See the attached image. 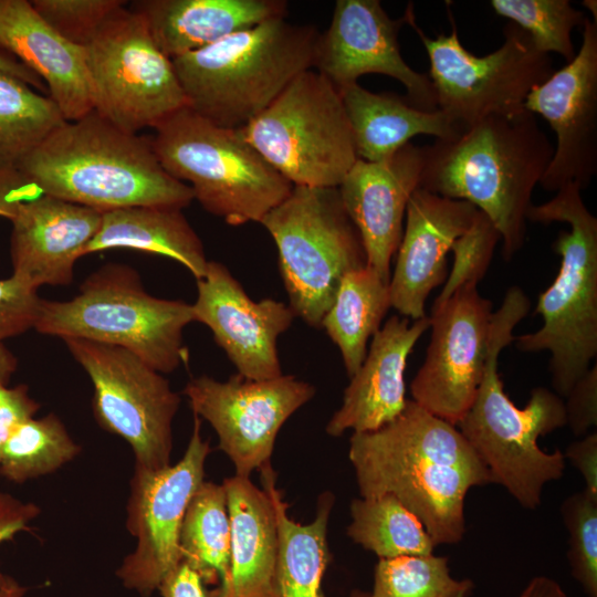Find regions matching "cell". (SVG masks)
Wrapping results in <instances>:
<instances>
[{
	"mask_svg": "<svg viewBox=\"0 0 597 597\" xmlns=\"http://www.w3.org/2000/svg\"><path fill=\"white\" fill-rule=\"evenodd\" d=\"M348 457L360 498L394 495L420 520L436 546L462 540L468 491L493 483L455 426L408 399L392 421L353 433Z\"/></svg>",
	"mask_w": 597,
	"mask_h": 597,
	"instance_id": "obj_1",
	"label": "cell"
},
{
	"mask_svg": "<svg viewBox=\"0 0 597 597\" xmlns=\"http://www.w3.org/2000/svg\"><path fill=\"white\" fill-rule=\"evenodd\" d=\"M553 154L535 114L489 116L453 139L425 146L419 188L472 203L500 233L510 261L524 244L532 193Z\"/></svg>",
	"mask_w": 597,
	"mask_h": 597,
	"instance_id": "obj_2",
	"label": "cell"
},
{
	"mask_svg": "<svg viewBox=\"0 0 597 597\" xmlns=\"http://www.w3.org/2000/svg\"><path fill=\"white\" fill-rule=\"evenodd\" d=\"M18 170L43 195L101 212L135 206L184 209L195 200L190 186L164 169L151 139L118 128L95 111L62 123Z\"/></svg>",
	"mask_w": 597,
	"mask_h": 597,
	"instance_id": "obj_3",
	"label": "cell"
},
{
	"mask_svg": "<svg viewBox=\"0 0 597 597\" xmlns=\"http://www.w3.org/2000/svg\"><path fill=\"white\" fill-rule=\"evenodd\" d=\"M530 307L524 291L511 286L492 313L483 378L473 405L458 426L493 483L533 510L542 502L544 485L562 478L565 469L563 452L542 450L537 439L566 426V415L562 397L545 387L533 388L524 408L515 406L504 391L498 371L499 355L513 343V331Z\"/></svg>",
	"mask_w": 597,
	"mask_h": 597,
	"instance_id": "obj_4",
	"label": "cell"
},
{
	"mask_svg": "<svg viewBox=\"0 0 597 597\" xmlns=\"http://www.w3.org/2000/svg\"><path fill=\"white\" fill-rule=\"evenodd\" d=\"M318 36L313 25L274 18L171 61L188 107L241 129L313 67Z\"/></svg>",
	"mask_w": 597,
	"mask_h": 597,
	"instance_id": "obj_5",
	"label": "cell"
},
{
	"mask_svg": "<svg viewBox=\"0 0 597 597\" xmlns=\"http://www.w3.org/2000/svg\"><path fill=\"white\" fill-rule=\"evenodd\" d=\"M580 191L570 182L527 211L532 222H566L570 231H561L553 243L562 261L554 282L538 295L535 312L542 327L513 341L524 353H551L552 384L559 397L568 395L597 355V218Z\"/></svg>",
	"mask_w": 597,
	"mask_h": 597,
	"instance_id": "obj_6",
	"label": "cell"
},
{
	"mask_svg": "<svg viewBox=\"0 0 597 597\" xmlns=\"http://www.w3.org/2000/svg\"><path fill=\"white\" fill-rule=\"evenodd\" d=\"M191 322V304L153 296L136 270L107 263L83 281L73 298L43 300L34 328L122 347L168 374L187 360L184 329Z\"/></svg>",
	"mask_w": 597,
	"mask_h": 597,
	"instance_id": "obj_7",
	"label": "cell"
},
{
	"mask_svg": "<svg viewBox=\"0 0 597 597\" xmlns=\"http://www.w3.org/2000/svg\"><path fill=\"white\" fill-rule=\"evenodd\" d=\"M153 149L174 178L190 182L195 199L230 226L259 222L293 185L245 139L185 106L155 127Z\"/></svg>",
	"mask_w": 597,
	"mask_h": 597,
	"instance_id": "obj_8",
	"label": "cell"
},
{
	"mask_svg": "<svg viewBox=\"0 0 597 597\" xmlns=\"http://www.w3.org/2000/svg\"><path fill=\"white\" fill-rule=\"evenodd\" d=\"M260 223L276 244L290 308L320 328L344 276L367 265L338 189L294 186Z\"/></svg>",
	"mask_w": 597,
	"mask_h": 597,
	"instance_id": "obj_9",
	"label": "cell"
},
{
	"mask_svg": "<svg viewBox=\"0 0 597 597\" xmlns=\"http://www.w3.org/2000/svg\"><path fill=\"white\" fill-rule=\"evenodd\" d=\"M241 129L293 186L337 188L358 159L338 90L311 69Z\"/></svg>",
	"mask_w": 597,
	"mask_h": 597,
	"instance_id": "obj_10",
	"label": "cell"
},
{
	"mask_svg": "<svg viewBox=\"0 0 597 597\" xmlns=\"http://www.w3.org/2000/svg\"><path fill=\"white\" fill-rule=\"evenodd\" d=\"M430 61L438 109L461 132L489 116H510L525 109L527 95L555 72L551 55L536 49L530 35L513 22L503 28V42L484 56H475L460 42L452 21L450 35L429 38L408 22Z\"/></svg>",
	"mask_w": 597,
	"mask_h": 597,
	"instance_id": "obj_11",
	"label": "cell"
},
{
	"mask_svg": "<svg viewBox=\"0 0 597 597\" xmlns=\"http://www.w3.org/2000/svg\"><path fill=\"white\" fill-rule=\"evenodd\" d=\"M85 50L94 111L118 128H155L187 106L172 61L132 9L114 10Z\"/></svg>",
	"mask_w": 597,
	"mask_h": 597,
	"instance_id": "obj_12",
	"label": "cell"
},
{
	"mask_svg": "<svg viewBox=\"0 0 597 597\" xmlns=\"http://www.w3.org/2000/svg\"><path fill=\"white\" fill-rule=\"evenodd\" d=\"M63 342L92 381V408L98 425L130 446L135 467L159 470L170 465L172 420L180 397L169 381L122 347L83 338Z\"/></svg>",
	"mask_w": 597,
	"mask_h": 597,
	"instance_id": "obj_13",
	"label": "cell"
},
{
	"mask_svg": "<svg viewBox=\"0 0 597 597\" xmlns=\"http://www.w3.org/2000/svg\"><path fill=\"white\" fill-rule=\"evenodd\" d=\"M211 452L201 437V420L193 415L192 433L182 458L159 470L135 467L127 504V530L135 549L117 570L123 584L147 597L181 562L179 533L193 493L203 482Z\"/></svg>",
	"mask_w": 597,
	"mask_h": 597,
	"instance_id": "obj_14",
	"label": "cell"
},
{
	"mask_svg": "<svg viewBox=\"0 0 597 597\" xmlns=\"http://www.w3.org/2000/svg\"><path fill=\"white\" fill-rule=\"evenodd\" d=\"M193 415L207 420L235 475L249 478L270 462L284 422L315 395V387L292 375L264 380L239 374L227 381L191 378L184 389Z\"/></svg>",
	"mask_w": 597,
	"mask_h": 597,
	"instance_id": "obj_15",
	"label": "cell"
},
{
	"mask_svg": "<svg viewBox=\"0 0 597 597\" xmlns=\"http://www.w3.org/2000/svg\"><path fill=\"white\" fill-rule=\"evenodd\" d=\"M429 318L430 343L410 384L412 400L457 426L473 405L483 378L492 304L476 284H465L433 304Z\"/></svg>",
	"mask_w": 597,
	"mask_h": 597,
	"instance_id": "obj_16",
	"label": "cell"
},
{
	"mask_svg": "<svg viewBox=\"0 0 597 597\" xmlns=\"http://www.w3.org/2000/svg\"><path fill=\"white\" fill-rule=\"evenodd\" d=\"M412 13L409 6L401 18L391 19L378 0H337L327 31L320 33L313 67L337 90L366 74L390 76L405 86L411 105L437 111L429 75L411 69L400 53L399 30Z\"/></svg>",
	"mask_w": 597,
	"mask_h": 597,
	"instance_id": "obj_17",
	"label": "cell"
},
{
	"mask_svg": "<svg viewBox=\"0 0 597 597\" xmlns=\"http://www.w3.org/2000/svg\"><path fill=\"white\" fill-rule=\"evenodd\" d=\"M575 56L526 97L556 135L551 163L541 180L548 191L575 182L585 189L597 172V22L585 18Z\"/></svg>",
	"mask_w": 597,
	"mask_h": 597,
	"instance_id": "obj_18",
	"label": "cell"
},
{
	"mask_svg": "<svg viewBox=\"0 0 597 597\" xmlns=\"http://www.w3.org/2000/svg\"><path fill=\"white\" fill-rule=\"evenodd\" d=\"M192 306L195 322L206 325L238 374L254 380L280 377L276 342L295 317L283 302H254L226 265L209 261L197 280Z\"/></svg>",
	"mask_w": 597,
	"mask_h": 597,
	"instance_id": "obj_19",
	"label": "cell"
},
{
	"mask_svg": "<svg viewBox=\"0 0 597 597\" xmlns=\"http://www.w3.org/2000/svg\"><path fill=\"white\" fill-rule=\"evenodd\" d=\"M423 164L425 146L410 142L383 161L358 158L337 187L360 234L367 265L386 282L390 281L407 203L420 186Z\"/></svg>",
	"mask_w": 597,
	"mask_h": 597,
	"instance_id": "obj_20",
	"label": "cell"
},
{
	"mask_svg": "<svg viewBox=\"0 0 597 597\" xmlns=\"http://www.w3.org/2000/svg\"><path fill=\"white\" fill-rule=\"evenodd\" d=\"M479 210L470 202L418 188L406 208L389 290L391 307L413 321L426 315L430 292L447 280V254L472 226Z\"/></svg>",
	"mask_w": 597,
	"mask_h": 597,
	"instance_id": "obj_21",
	"label": "cell"
},
{
	"mask_svg": "<svg viewBox=\"0 0 597 597\" xmlns=\"http://www.w3.org/2000/svg\"><path fill=\"white\" fill-rule=\"evenodd\" d=\"M102 218L98 210L50 195L22 203L10 220L12 276L34 290L70 284Z\"/></svg>",
	"mask_w": 597,
	"mask_h": 597,
	"instance_id": "obj_22",
	"label": "cell"
},
{
	"mask_svg": "<svg viewBox=\"0 0 597 597\" xmlns=\"http://www.w3.org/2000/svg\"><path fill=\"white\" fill-rule=\"evenodd\" d=\"M430 328L425 316H391L371 337L367 355L344 390L342 406L326 426L329 436L379 429L397 418L406 407L405 370L409 354Z\"/></svg>",
	"mask_w": 597,
	"mask_h": 597,
	"instance_id": "obj_23",
	"label": "cell"
},
{
	"mask_svg": "<svg viewBox=\"0 0 597 597\" xmlns=\"http://www.w3.org/2000/svg\"><path fill=\"white\" fill-rule=\"evenodd\" d=\"M0 50L36 74L65 121L94 111L86 50L60 36L27 0H0Z\"/></svg>",
	"mask_w": 597,
	"mask_h": 597,
	"instance_id": "obj_24",
	"label": "cell"
},
{
	"mask_svg": "<svg viewBox=\"0 0 597 597\" xmlns=\"http://www.w3.org/2000/svg\"><path fill=\"white\" fill-rule=\"evenodd\" d=\"M283 0H142L132 10L170 60L263 21L286 15Z\"/></svg>",
	"mask_w": 597,
	"mask_h": 597,
	"instance_id": "obj_25",
	"label": "cell"
},
{
	"mask_svg": "<svg viewBox=\"0 0 597 597\" xmlns=\"http://www.w3.org/2000/svg\"><path fill=\"white\" fill-rule=\"evenodd\" d=\"M230 520V579L211 597H273L277 523L270 495L249 478L222 483Z\"/></svg>",
	"mask_w": 597,
	"mask_h": 597,
	"instance_id": "obj_26",
	"label": "cell"
},
{
	"mask_svg": "<svg viewBox=\"0 0 597 597\" xmlns=\"http://www.w3.org/2000/svg\"><path fill=\"white\" fill-rule=\"evenodd\" d=\"M338 92L357 157L366 161L389 158L419 134L449 140L462 133L441 111H421L395 93H375L358 83Z\"/></svg>",
	"mask_w": 597,
	"mask_h": 597,
	"instance_id": "obj_27",
	"label": "cell"
},
{
	"mask_svg": "<svg viewBox=\"0 0 597 597\" xmlns=\"http://www.w3.org/2000/svg\"><path fill=\"white\" fill-rule=\"evenodd\" d=\"M260 471L263 490L271 498L277 523L273 597H325L321 584L329 559L327 525L334 495L323 493L315 519L301 524L287 514L289 505L275 486L276 475L271 463Z\"/></svg>",
	"mask_w": 597,
	"mask_h": 597,
	"instance_id": "obj_28",
	"label": "cell"
},
{
	"mask_svg": "<svg viewBox=\"0 0 597 597\" xmlns=\"http://www.w3.org/2000/svg\"><path fill=\"white\" fill-rule=\"evenodd\" d=\"M118 248L174 259L196 281L203 277L209 262L182 209L174 207L135 206L103 212L101 228L85 255Z\"/></svg>",
	"mask_w": 597,
	"mask_h": 597,
	"instance_id": "obj_29",
	"label": "cell"
},
{
	"mask_svg": "<svg viewBox=\"0 0 597 597\" xmlns=\"http://www.w3.org/2000/svg\"><path fill=\"white\" fill-rule=\"evenodd\" d=\"M391 307L389 282L368 265L347 273L321 327L339 348L352 377L367 355V343Z\"/></svg>",
	"mask_w": 597,
	"mask_h": 597,
	"instance_id": "obj_30",
	"label": "cell"
},
{
	"mask_svg": "<svg viewBox=\"0 0 597 597\" xmlns=\"http://www.w3.org/2000/svg\"><path fill=\"white\" fill-rule=\"evenodd\" d=\"M181 562L203 583L223 591L230 579V520L222 484L202 482L187 506L179 533Z\"/></svg>",
	"mask_w": 597,
	"mask_h": 597,
	"instance_id": "obj_31",
	"label": "cell"
},
{
	"mask_svg": "<svg viewBox=\"0 0 597 597\" xmlns=\"http://www.w3.org/2000/svg\"><path fill=\"white\" fill-rule=\"evenodd\" d=\"M347 535L379 558L432 554L436 545L420 520L397 498L354 499Z\"/></svg>",
	"mask_w": 597,
	"mask_h": 597,
	"instance_id": "obj_32",
	"label": "cell"
},
{
	"mask_svg": "<svg viewBox=\"0 0 597 597\" xmlns=\"http://www.w3.org/2000/svg\"><path fill=\"white\" fill-rule=\"evenodd\" d=\"M64 122L50 97L0 72V170H18L25 157Z\"/></svg>",
	"mask_w": 597,
	"mask_h": 597,
	"instance_id": "obj_33",
	"label": "cell"
},
{
	"mask_svg": "<svg viewBox=\"0 0 597 597\" xmlns=\"http://www.w3.org/2000/svg\"><path fill=\"white\" fill-rule=\"evenodd\" d=\"M81 448L54 413L30 418L19 425L6 442L0 458V474L23 483L49 474L71 461Z\"/></svg>",
	"mask_w": 597,
	"mask_h": 597,
	"instance_id": "obj_34",
	"label": "cell"
},
{
	"mask_svg": "<svg viewBox=\"0 0 597 597\" xmlns=\"http://www.w3.org/2000/svg\"><path fill=\"white\" fill-rule=\"evenodd\" d=\"M471 579L451 576L448 557L434 554L379 558L369 597H469Z\"/></svg>",
	"mask_w": 597,
	"mask_h": 597,
	"instance_id": "obj_35",
	"label": "cell"
},
{
	"mask_svg": "<svg viewBox=\"0 0 597 597\" xmlns=\"http://www.w3.org/2000/svg\"><path fill=\"white\" fill-rule=\"evenodd\" d=\"M490 4L498 15L523 29L538 51L559 54L567 62L575 56L570 34L586 15L569 0H492Z\"/></svg>",
	"mask_w": 597,
	"mask_h": 597,
	"instance_id": "obj_36",
	"label": "cell"
},
{
	"mask_svg": "<svg viewBox=\"0 0 597 597\" xmlns=\"http://www.w3.org/2000/svg\"><path fill=\"white\" fill-rule=\"evenodd\" d=\"M569 534L567 558L572 576L588 597H597V495L584 489L561 507Z\"/></svg>",
	"mask_w": 597,
	"mask_h": 597,
	"instance_id": "obj_37",
	"label": "cell"
},
{
	"mask_svg": "<svg viewBox=\"0 0 597 597\" xmlns=\"http://www.w3.org/2000/svg\"><path fill=\"white\" fill-rule=\"evenodd\" d=\"M500 240L493 223L479 211L470 229L453 243V265L433 304L444 302L462 285H478L489 269Z\"/></svg>",
	"mask_w": 597,
	"mask_h": 597,
	"instance_id": "obj_38",
	"label": "cell"
},
{
	"mask_svg": "<svg viewBox=\"0 0 597 597\" xmlns=\"http://www.w3.org/2000/svg\"><path fill=\"white\" fill-rule=\"evenodd\" d=\"M38 14L64 40L86 48L107 17L126 1L33 0Z\"/></svg>",
	"mask_w": 597,
	"mask_h": 597,
	"instance_id": "obj_39",
	"label": "cell"
},
{
	"mask_svg": "<svg viewBox=\"0 0 597 597\" xmlns=\"http://www.w3.org/2000/svg\"><path fill=\"white\" fill-rule=\"evenodd\" d=\"M42 301L17 277L0 279V342L34 328Z\"/></svg>",
	"mask_w": 597,
	"mask_h": 597,
	"instance_id": "obj_40",
	"label": "cell"
},
{
	"mask_svg": "<svg viewBox=\"0 0 597 597\" xmlns=\"http://www.w3.org/2000/svg\"><path fill=\"white\" fill-rule=\"evenodd\" d=\"M564 402L566 425L577 436L597 423V367H590L572 387Z\"/></svg>",
	"mask_w": 597,
	"mask_h": 597,
	"instance_id": "obj_41",
	"label": "cell"
},
{
	"mask_svg": "<svg viewBox=\"0 0 597 597\" xmlns=\"http://www.w3.org/2000/svg\"><path fill=\"white\" fill-rule=\"evenodd\" d=\"M40 404L29 395L25 385L8 387L0 384V458L14 429L36 413Z\"/></svg>",
	"mask_w": 597,
	"mask_h": 597,
	"instance_id": "obj_42",
	"label": "cell"
},
{
	"mask_svg": "<svg viewBox=\"0 0 597 597\" xmlns=\"http://www.w3.org/2000/svg\"><path fill=\"white\" fill-rule=\"evenodd\" d=\"M42 195L40 188L21 171L0 170V217L11 220L22 203Z\"/></svg>",
	"mask_w": 597,
	"mask_h": 597,
	"instance_id": "obj_43",
	"label": "cell"
},
{
	"mask_svg": "<svg viewBox=\"0 0 597 597\" xmlns=\"http://www.w3.org/2000/svg\"><path fill=\"white\" fill-rule=\"evenodd\" d=\"M40 510L33 503H24L9 493L0 491V544L12 540L13 536L28 530V523L33 520ZM6 575L0 573V584Z\"/></svg>",
	"mask_w": 597,
	"mask_h": 597,
	"instance_id": "obj_44",
	"label": "cell"
},
{
	"mask_svg": "<svg viewBox=\"0 0 597 597\" xmlns=\"http://www.w3.org/2000/svg\"><path fill=\"white\" fill-rule=\"evenodd\" d=\"M563 455L580 472L585 489L597 495V433H587L583 439L572 442Z\"/></svg>",
	"mask_w": 597,
	"mask_h": 597,
	"instance_id": "obj_45",
	"label": "cell"
},
{
	"mask_svg": "<svg viewBox=\"0 0 597 597\" xmlns=\"http://www.w3.org/2000/svg\"><path fill=\"white\" fill-rule=\"evenodd\" d=\"M163 597H210L199 574L180 562L158 587Z\"/></svg>",
	"mask_w": 597,
	"mask_h": 597,
	"instance_id": "obj_46",
	"label": "cell"
},
{
	"mask_svg": "<svg viewBox=\"0 0 597 597\" xmlns=\"http://www.w3.org/2000/svg\"><path fill=\"white\" fill-rule=\"evenodd\" d=\"M0 72L9 74L20 81L36 87L41 91L45 90L43 81L34 74L30 69L19 62L15 57L9 53L0 50Z\"/></svg>",
	"mask_w": 597,
	"mask_h": 597,
	"instance_id": "obj_47",
	"label": "cell"
},
{
	"mask_svg": "<svg viewBox=\"0 0 597 597\" xmlns=\"http://www.w3.org/2000/svg\"><path fill=\"white\" fill-rule=\"evenodd\" d=\"M520 597H568L561 585L546 576L534 577Z\"/></svg>",
	"mask_w": 597,
	"mask_h": 597,
	"instance_id": "obj_48",
	"label": "cell"
},
{
	"mask_svg": "<svg viewBox=\"0 0 597 597\" xmlns=\"http://www.w3.org/2000/svg\"><path fill=\"white\" fill-rule=\"evenodd\" d=\"M18 366V359L13 353L0 342V384L8 385Z\"/></svg>",
	"mask_w": 597,
	"mask_h": 597,
	"instance_id": "obj_49",
	"label": "cell"
},
{
	"mask_svg": "<svg viewBox=\"0 0 597 597\" xmlns=\"http://www.w3.org/2000/svg\"><path fill=\"white\" fill-rule=\"evenodd\" d=\"M24 593L25 588L9 576H6L0 584V597H22Z\"/></svg>",
	"mask_w": 597,
	"mask_h": 597,
	"instance_id": "obj_50",
	"label": "cell"
},
{
	"mask_svg": "<svg viewBox=\"0 0 597 597\" xmlns=\"http://www.w3.org/2000/svg\"><path fill=\"white\" fill-rule=\"evenodd\" d=\"M583 6L586 7L594 14L593 21L597 22V2L595 0H585L583 1Z\"/></svg>",
	"mask_w": 597,
	"mask_h": 597,
	"instance_id": "obj_51",
	"label": "cell"
},
{
	"mask_svg": "<svg viewBox=\"0 0 597 597\" xmlns=\"http://www.w3.org/2000/svg\"><path fill=\"white\" fill-rule=\"evenodd\" d=\"M349 597H369V594L365 591L354 590Z\"/></svg>",
	"mask_w": 597,
	"mask_h": 597,
	"instance_id": "obj_52",
	"label": "cell"
}]
</instances>
